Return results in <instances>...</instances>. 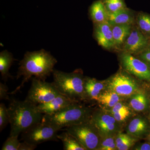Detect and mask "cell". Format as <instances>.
Masks as SVG:
<instances>
[{
    "mask_svg": "<svg viewBox=\"0 0 150 150\" xmlns=\"http://www.w3.org/2000/svg\"><path fill=\"white\" fill-rule=\"evenodd\" d=\"M37 146L26 142H23L22 143H21L18 150H33L35 149Z\"/></svg>",
    "mask_w": 150,
    "mask_h": 150,
    "instance_id": "1f68e13d",
    "label": "cell"
},
{
    "mask_svg": "<svg viewBox=\"0 0 150 150\" xmlns=\"http://www.w3.org/2000/svg\"><path fill=\"white\" fill-rule=\"evenodd\" d=\"M58 138L63 142L64 150H86L77 139L67 131L58 135Z\"/></svg>",
    "mask_w": 150,
    "mask_h": 150,
    "instance_id": "603a6c76",
    "label": "cell"
},
{
    "mask_svg": "<svg viewBox=\"0 0 150 150\" xmlns=\"http://www.w3.org/2000/svg\"><path fill=\"white\" fill-rule=\"evenodd\" d=\"M150 131L149 120L141 115L131 118L126 128V133L138 140L147 137Z\"/></svg>",
    "mask_w": 150,
    "mask_h": 150,
    "instance_id": "4fadbf2b",
    "label": "cell"
},
{
    "mask_svg": "<svg viewBox=\"0 0 150 150\" xmlns=\"http://www.w3.org/2000/svg\"><path fill=\"white\" fill-rule=\"evenodd\" d=\"M135 24L142 33L150 39V14L140 11L137 13Z\"/></svg>",
    "mask_w": 150,
    "mask_h": 150,
    "instance_id": "cb8c5ba5",
    "label": "cell"
},
{
    "mask_svg": "<svg viewBox=\"0 0 150 150\" xmlns=\"http://www.w3.org/2000/svg\"><path fill=\"white\" fill-rule=\"evenodd\" d=\"M136 15L134 11L126 7L114 13L109 14L108 22L111 25L134 24Z\"/></svg>",
    "mask_w": 150,
    "mask_h": 150,
    "instance_id": "ac0fdd59",
    "label": "cell"
},
{
    "mask_svg": "<svg viewBox=\"0 0 150 150\" xmlns=\"http://www.w3.org/2000/svg\"><path fill=\"white\" fill-rule=\"evenodd\" d=\"M116 135L101 138L98 150H117L115 137Z\"/></svg>",
    "mask_w": 150,
    "mask_h": 150,
    "instance_id": "4316f807",
    "label": "cell"
},
{
    "mask_svg": "<svg viewBox=\"0 0 150 150\" xmlns=\"http://www.w3.org/2000/svg\"><path fill=\"white\" fill-rule=\"evenodd\" d=\"M89 14L94 24L108 22V14L102 0L93 2L89 9Z\"/></svg>",
    "mask_w": 150,
    "mask_h": 150,
    "instance_id": "ffe728a7",
    "label": "cell"
},
{
    "mask_svg": "<svg viewBox=\"0 0 150 150\" xmlns=\"http://www.w3.org/2000/svg\"><path fill=\"white\" fill-rule=\"evenodd\" d=\"M134 150H150V143L149 142L141 143L139 144L134 146L132 148Z\"/></svg>",
    "mask_w": 150,
    "mask_h": 150,
    "instance_id": "d6a6232c",
    "label": "cell"
},
{
    "mask_svg": "<svg viewBox=\"0 0 150 150\" xmlns=\"http://www.w3.org/2000/svg\"><path fill=\"white\" fill-rule=\"evenodd\" d=\"M108 14L126 8V3L124 0H102Z\"/></svg>",
    "mask_w": 150,
    "mask_h": 150,
    "instance_id": "484cf974",
    "label": "cell"
},
{
    "mask_svg": "<svg viewBox=\"0 0 150 150\" xmlns=\"http://www.w3.org/2000/svg\"><path fill=\"white\" fill-rule=\"evenodd\" d=\"M147 139L148 142H149L150 143V131L149 133L147 136L146 137Z\"/></svg>",
    "mask_w": 150,
    "mask_h": 150,
    "instance_id": "836d02e7",
    "label": "cell"
},
{
    "mask_svg": "<svg viewBox=\"0 0 150 150\" xmlns=\"http://www.w3.org/2000/svg\"><path fill=\"white\" fill-rule=\"evenodd\" d=\"M53 83L62 95L75 102L85 100L82 71L77 69L72 73H66L54 69Z\"/></svg>",
    "mask_w": 150,
    "mask_h": 150,
    "instance_id": "277c9868",
    "label": "cell"
},
{
    "mask_svg": "<svg viewBox=\"0 0 150 150\" xmlns=\"http://www.w3.org/2000/svg\"><path fill=\"white\" fill-rule=\"evenodd\" d=\"M119 60L122 69L139 80L150 83V69L136 56L121 51Z\"/></svg>",
    "mask_w": 150,
    "mask_h": 150,
    "instance_id": "30bf717a",
    "label": "cell"
},
{
    "mask_svg": "<svg viewBox=\"0 0 150 150\" xmlns=\"http://www.w3.org/2000/svg\"><path fill=\"white\" fill-rule=\"evenodd\" d=\"M90 121L101 138L117 135L121 132L122 126L109 111L101 108L93 110Z\"/></svg>",
    "mask_w": 150,
    "mask_h": 150,
    "instance_id": "9c48e42d",
    "label": "cell"
},
{
    "mask_svg": "<svg viewBox=\"0 0 150 150\" xmlns=\"http://www.w3.org/2000/svg\"><path fill=\"white\" fill-rule=\"evenodd\" d=\"M134 56L144 62L150 69V44L144 51Z\"/></svg>",
    "mask_w": 150,
    "mask_h": 150,
    "instance_id": "f546056e",
    "label": "cell"
},
{
    "mask_svg": "<svg viewBox=\"0 0 150 150\" xmlns=\"http://www.w3.org/2000/svg\"><path fill=\"white\" fill-rule=\"evenodd\" d=\"M106 89L116 93L122 97L129 98L141 90L135 77L122 69L105 81Z\"/></svg>",
    "mask_w": 150,
    "mask_h": 150,
    "instance_id": "5b68a950",
    "label": "cell"
},
{
    "mask_svg": "<svg viewBox=\"0 0 150 150\" xmlns=\"http://www.w3.org/2000/svg\"><path fill=\"white\" fill-rule=\"evenodd\" d=\"M65 130L75 137L86 150H98L101 137L90 119L67 127Z\"/></svg>",
    "mask_w": 150,
    "mask_h": 150,
    "instance_id": "8992f818",
    "label": "cell"
},
{
    "mask_svg": "<svg viewBox=\"0 0 150 150\" xmlns=\"http://www.w3.org/2000/svg\"><path fill=\"white\" fill-rule=\"evenodd\" d=\"M59 131L41 121L22 133L21 140L36 146L48 141L58 142L59 139L57 133Z\"/></svg>",
    "mask_w": 150,
    "mask_h": 150,
    "instance_id": "ba28073f",
    "label": "cell"
},
{
    "mask_svg": "<svg viewBox=\"0 0 150 150\" xmlns=\"http://www.w3.org/2000/svg\"><path fill=\"white\" fill-rule=\"evenodd\" d=\"M9 123V116L8 108L3 103L0 104V131L3 129Z\"/></svg>",
    "mask_w": 150,
    "mask_h": 150,
    "instance_id": "f1b7e54d",
    "label": "cell"
},
{
    "mask_svg": "<svg viewBox=\"0 0 150 150\" xmlns=\"http://www.w3.org/2000/svg\"><path fill=\"white\" fill-rule=\"evenodd\" d=\"M108 111L122 126L134 116V110L128 103L123 100L118 102Z\"/></svg>",
    "mask_w": 150,
    "mask_h": 150,
    "instance_id": "2e32d148",
    "label": "cell"
},
{
    "mask_svg": "<svg viewBox=\"0 0 150 150\" xmlns=\"http://www.w3.org/2000/svg\"><path fill=\"white\" fill-rule=\"evenodd\" d=\"M80 102H75L51 115H43L41 122L61 130L90 119L93 110Z\"/></svg>",
    "mask_w": 150,
    "mask_h": 150,
    "instance_id": "3957f363",
    "label": "cell"
},
{
    "mask_svg": "<svg viewBox=\"0 0 150 150\" xmlns=\"http://www.w3.org/2000/svg\"><path fill=\"white\" fill-rule=\"evenodd\" d=\"M57 61L48 51L44 49L33 52H27L23 59L20 62V67L17 75V79L23 76L20 85L12 92L15 94L23 87L32 76L43 81L52 73Z\"/></svg>",
    "mask_w": 150,
    "mask_h": 150,
    "instance_id": "6da1fadb",
    "label": "cell"
},
{
    "mask_svg": "<svg viewBox=\"0 0 150 150\" xmlns=\"http://www.w3.org/2000/svg\"><path fill=\"white\" fill-rule=\"evenodd\" d=\"M149 45V40L142 33L135 24L121 51L136 56L144 51Z\"/></svg>",
    "mask_w": 150,
    "mask_h": 150,
    "instance_id": "8fae6325",
    "label": "cell"
},
{
    "mask_svg": "<svg viewBox=\"0 0 150 150\" xmlns=\"http://www.w3.org/2000/svg\"><path fill=\"white\" fill-rule=\"evenodd\" d=\"M18 136H10L7 139L2 147V150H18L21 143Z\"/></svg>",
    "mask_w": 150,
    "mask_h": 150,
    "instance_id": "83f0119b",
    "label": "cell"
},
{
    "mask_svg": "<svg viewBox=\"0 0 150 150\" xmlns=\"http://www.w3.org/2000/svg\"><path fill=\"white\" fill-rule=\"evenodd\" d=\"M85 100H96L100 93L106 89L105 81L85 77L84 81Z\"/></svg>",
    "mask_w": 150,
    "mask_h": 150,
    "instance_id": "9a60e30c",
    "label": "cell"
},
{
    "mask_svg": "<svg viewBox=\"0 0 150 150\" xmlns=\"http://www.w3.org/2000/svg\"><path fill=\"white\" fill-rule=\"evenodd\" d=\"M149 120L150 121V105L149 108Z\"/></svg>",
    "mask_w": 150,
    "mask_h": 150,
    "instance_id": "e575fe53",
    "label": "cell"
},
{
    "mask_svg": "<svg viewBox=\"0 0 150 150\" xmlns=\"http://www.w3.org/2000/svg\"><path fill=\"white\" fill-rule=\"evenodd\" d=\"M134 25L122 24L111 25L115 44V50L119 52L121 51L125 41L131 33Z\"/></svg>",
    "mask_w": 150,
    "mask_h": 150,
    "instance_id": "d6986e66",
    "label": "cell"
},
{
    "mask_svg": "<svg viewBox=\"0 0 150 150\" xmlns=\"http://www.w3.org/2000/svg\"><path fill=\"white\" fill-rule=\"evenodd\" d=\"M8 88L5 84L0 83V99L9 100Z\"/></svg>",
    "mask_w": 150,
    "mask_h": 150,
    "instance_id": "4dcf8cb0",
    "label": "cell"
},
{
    "mask_svg": "<svg viewBox=\"0 0 150 150\" xmlns=\"http://www.w3.org/2000/svg\"><path fill=\"white\" fill-rule=\"evenodd\" d=\"M15 60L12 54L7 50L0 53V72L2 79L5 82L7 81L8 78L12 77L9 72V70Z\"/></svg>",
    "mask_w": 150,
    "mask_h": 150,
    "instance_id": "7402d4cb",
    "label": "cell"
},
{
    "mask_svg": "<svg viewBox=\"0 0 150 150\" xmlns=\"http://www.w3.org/2000/svg\"><path fill=\"white\" fill-rule=\"evenodd\" d=\"M60 95H62L53 83H49L34 77L25 99L38 105L49 102Z\"/></svg>",
    "mask_w": 150,
    "mask_h": 150,
    "instance_id": "52a82bcc",
    "label": "cell"
},
{
    "mask_svg": "<svg viewBox=\"0 0 150 150\" xmlns=\"http://www.w3.org/2000/svg\"><path fill=\"white\" fill-rule=\"evenodd\" d=\"M149 44H150V39L149 40Z\"/></svg>",
    "mask_w": 150,
    "mask_h": 150,
    "instance_id": "d590c367",
    "label": "cell"
},
{
    "mask_svg": "<svg viewBox=\"0 0 150 150\" xmlns=\"http://www.w3.org/2000/svg\"><path fill=\"white\" fill-rule=\"evenodd\" d=\"M123 98L114 91L105 89L100 94L96 101L101 109L109 111Z\"/></svg>",
    "mask_w": 150,
    "mask_h": 150,
    "instance_id": "44dd1931",
    "label": "cell"
},
{
    "mask_svg": "<svg viewBox=\"0 0 150 150\" xmlns=\"http://www.w3.org/2000/svg\"><path fill=\"white\" fill-rule=\"evenodd\" d=\"M129 98L128 104L134 112H144L149 109L150 97L142 89Z\"/></svg>",
    "mask_w": 150,
    "mask_h": 150,
    "instance_id": "e0dca14e",
    "label": "cell"
},
{
    "mask_svg": "<svg viewBox=\"0 0 150 150\" xmlns=\"http://www.w3.org/2000/svg\"><path fill=\"white\" fill-rule=\"evenodd\" d=\"M11 125L10 136H19L36 123L41 122L43 114L37 105L28 100H11L8 108Z\"/></svg>",
    "mask_w": 150,
    "mask_h": 150,
    "instance_id": "7a4b0ae2",
    "label": "cell"
},
{
    "mask_svg": "<svg viewBox=\"0 0 150 150\" xmlns=\"http://www.w3.org/2000/svg\"><path fill=\"white\" fill-rule=\"evenodd\" d=\"M94 35L100 46L108 50H115L111 25L108 22L94 24Z\"/></svg>",
    "mask_w": 150,
    "mask_h": 150,
    "instance_id": "7c38bea8",
    "label": "cell"
},
{
    "mask_svg": "<svg viewBox=\"0 0 150 150\" xmlns=\"http://www.w3.org/2000/svg\"><path fill=\"white\" fill-rule=\"evenodd\" d=\"M138 139L129 134L119 132L115 137L117 150H128L132 149Z\"/></svg>",
    "mask_w": 150,
    "mask_h": 150,
    "instance_id": "d4e9b609",
    "label": "cell"
},
{
    "mask_svg": "<svg viewBox=\"0 0 150 150\" xmlns=\"http://www.w3.org/2000/svg\"><path fill=\"white\" fill-rule=\"evenodd\" d=\"M75 101L67 97L60 95L46 103L38 105V109L43 115H51L58 112Z\"/></svg>",
    "mask_w": 150,
    "mask_h": 150,
    "instance_id": "5bb4252c",
    "label": "cell"
}]
</instances>
